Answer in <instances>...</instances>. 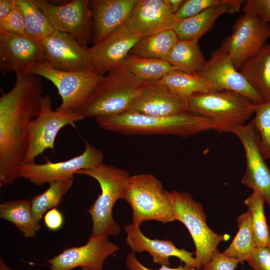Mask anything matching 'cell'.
Returning <instances> with one entry per match:
<instances>
[{"instance_id":"obj_1","label":"cell","mask_w":270,"mask_h":270,"mask_svg":"<svg viewBox=\"0 0 270 270\" xmlns=\"http://www.w3.org/2000/svg\"><path fill=\"white\" fill-rule=\"evenodd\" d=\"M12 88L0 97V186L12 184L24 163L28 130L38 114L44 96L41 77L17 74Z\"/></svg>"},{"instance_id":"obj_2","label":"cell","mask_w":270,"mask_h":270,"mask_svg":"<svg viewBox=\"0 0 270 270\" xmlns=\"http://www.w3.org/2000/svg\"><path fill=\"white\" fill-rule=\"evenodd\" d=\"M96 118L103 130L129 134L188 137L214 129L210 120L188 112L166 116H152L126 111Z\"/></svg>"},{"instance_id":"obj_3","label":"cell","mask_w":270,"mask_h":270,"mask_svg":"<svg viewBox=\"0 0 270 270\" xmlns=\"http://www.w3.org/2000/svg\"><path fill=\"white\" fill-rule=\"evenodd\" d=\"M188 112L210 120L220 133H233L244 126L257 104L237 92L210 90L186 98Z\"/></svg>"},{"instance_id":"obj_4","label":"cell","mask_w":270,"mask_h":270,"mask_svg":"<svg viewBox=\"0 0 270 270\" xmlns=\"http://www.w3.org/2000/svg\"><path fill=\"white\" fill-rule=\"evenodd\" d=\"M76 174L94 178L99 183L102 190L87 210L92 221L90 235L118 234L120 228L114 220L112 211L116 200L124 198L130 178L128 172L102 162L95 168L79 170Z\"/></svg>"},{"instance_id":"obj_5","label":"cell","mask_w":270,"mask_h":270,"mask_svg":"<svg viewBox=\"0 0 270 270\" xmlns=\"http://www.w3.org/2000/svg\"><path fill=\"white\" fill-rule=\"evenodd\" d=\"M144 82L123 68L104 74L79 112L84 118L112 116L128 111Z\"/></svg>"},{"instance_id":"obj_6","label":"cell","mask_w":270,"mask_h":270,"mask_svg":"<svg viewBox=\"0 0 270 270\" xmlns=\"http://www.w3.org/2000/svg\"><path fill=\"white\" fill-rule=\"evenodd\" d=\"M124 199L132 209L136 226L150 220L164 223L176 220L168 191L152 174L130 176Z\"/></svg>"},{"instance_id":"obj_7","label":"cell","mask_w":270,"mask_h":270,"mask_svg":"<svg viewBox=\"0 0 270 270\" xmlns=\"http://www.w3.org/2000/svg\"><path fill=\"white\" fill-rule=\"evenodd\" d=\"M176 220L187 228L195 246L194 258L202 268L211 260L218 244L230 238L226 234H218L206 223V216L202 204L188 193L176 190L168 192Z\"/></svg>"},{"instance_id":"obj_8","label":"cell","mask_w":270,"mask_h":270,"mask_svg":"<svg viewBox=\"0 0 270 270\" xmlns=\"http://www.w3.org/2000/svg\"><path fill=\"white\" fill-rule=\"evenodd\" d=\"M32 74L44 77L55 86L62 99L56 110L68 113L78 112L104 76L92 67L65 70L56 68L45 62L36 66Z\"/></svg>"},{"instance_id":"obj_9","label":"cell","mask_w":270,"mask_h":270,"mask_svg":"<svg viewBox=\"0 0 270 270\" xmlns=\"http://www.w3.org/2000/svg\"><path fill=\"white\" fill-rule=\"evenodd\" d=\"M84 118L79 112L68 113L56 109L53 110L50 96L44 94L42 100L40 112L28 128V145L24 163L35 162L36 157L46 150H54L55 140L60 130L68 124L74 125Z\"/></svg>"},{"instance_id":"obj_10","label":"cell","mask_w":270,"mask_h":270,"mask_svg":"<svg viewBox=\"0 0 270 270\" xmlns=\"http://www.w3.org/2000/svg\"><path fill=\"white\" fill-rule=\"evenodd\" d=\"M85 148L80 155L66 161L53 162L48 160L44 164L24 163L18 171V178L36 186L73 178L79 170L95 168L102 163V151L85 141Z\"/></svg>"},{"instance_id":"obj_11","label":"cell","mask_w":270,"mask_h":270,"mask_svg":"<svg viewBox=\"0 0 270 270\" xmlns=\"http://www.w3.org/2000/svg\"><path fill=\"white\" fill-rule=\"evenodd\" d=\"M270 38V25L260 18L244 14L236 20L231 34L220 48L228 56L236 68L254 56Z\"/></svg>"},{"instance_id":"obj_12","label":"cell","mask_w":270,"mask_h":270,"mask_svg":"<svg viewBox=\"0 0 270 270\" xmlns=\"http://www.w3.org/2000/svg\"><path fill=\"white\" fill-rule=\"evenodd\" d=\"M34 2L54 30L70 34L82 46L88 48L92 36L90 0H72L62 5L45 0Z\"/></svg>"},{"instance_id":"obj_13","label":"cell","mask_w":270,"mask_h":270,"mask_svg":"<svg viewBox=\"0 0 270 270\" xmlns=\"http://www.w3.org/2000/svg\"><path fill=\"white\" fill-rule=\"evenodd\" d=\"M198 73L208 82L212 90L234 92L256 104L265 102L220 48L211 54Z\"/></svg>"},{"instance_id":"obj_14","label":"cell","mask_w":270,"mask_h":270,"mask_svg":"<svg viewBox=\"0 0 270 270\" xmlns=\"http://www.w3.org/2000/svg\"><path fill=\"white\" fill-rule=\"evenodd\" d=\"M44 62L42 44L26 34L0 30V67L4 74H32Z\"/></svg>"},{"instance_id":"obj_15","label":"cell","mask_w":270,"mask_h":270,"mask_svg":"<svg viewBox=\"0 0 270 270\" xmlns=\"http://www.w3.org/2000/svg\"><path fill=\"white\" fill-rule=\"evenodd\" d=\"M119 250L108 236L90 235L88 242L80 246L64 249L62 253L47 260L50 270H103V264L108 256Z\"/></svg>"},{"instance_id":"obj_16","label":"cell","mask_w":270,"mask_h":270,"mask_svg":"<svg viewBox=\"0 0 270 270\" xmlns=\"http://www.w3.org/2000/svg\"><path fill=\"white\" fill-rule=\"evenodd\" d=\"M245 152L246 168L242 183L252 191L260 192L270 208V168L260 148L258 134L250 121L233 132Z\"/></svg>"},{"instance_id":"obj_17","label":"cell","mask_w":270,"mask_h":270,"mask_svg":"<svg viewBox=\"0 0 270 270\" xmlns=\"http://www.w3.org/2000/svg\"><path fill=\"white\" fill-rule=\"evenodd\" d=\"M41 44L44 62L56 68L78 70L92 67L88 48L67 33L54 30Z\"/></svg>"},{"instance_id":"obj_18","label":"cell","mask_w":270,"mask_h":270,"mask_svg":"<svg viewBox=\"0 0 270 270\" xmlns=\"http://www.w3.org/2000/svg\"><path fill=\"white\" fill-rule=\"evenodd\" d=\"M141 38L124 25L102 42L88 48L92 67L101 74L122 68L132 48Z\"/></svg>"},{"instance_id":"obj_19","label":"cell","mask_w":270,"mask_h":270,"mask_svg":"<svg viewBox=\"0 0 270 270\" xmlns=\"http://www.w3.org/2000/svg\"><path fill=\"white\" fill-rule=\"evenodd\" d=\"M174 20L166 0H137L125 26L142 38L170 29Z\"/></svg>"},{"instance_id":"obj_20","label":"cell","mask_w":270,"mask_h":270,"mask_svg":"<svg viewBox=\"0 0 270 270\" xmlns=\"http://www.w3.org/2000/svg\"><path fill=\"white\" fill-rule=\"evenodd\" d=\"M128 111L152 116H170L188 112L187 100L157 82H144Z\"/></svg>"},{"instance_id":"obj_21","label":"cell","mask_w":270,"mask_h":270,"mask_svg":"<svg viewBox=\"0 0 270 270\" xmlns=\"http://www.w3.org/2000/svg\"><path fill=\"white\" fill-rule=\"evenodd\" d=\"M137 0H90L93 45L125 24Z\"/></svg>"},{"instance_id":"obj_22","label":"cell","mask_w":270,"mask_h":270,"mask_svg":"<svg viewBox=\"0 0 270 270\" xmlns=\"http://www.w3.org/2000/svg\"><path fill=\"white\" fill-rule=\"evenodd\" d=\"M124 230L126 243L132 252H146L152 256L154 262L161 266H169V258L174 256L196 270L202 269L192 256L194 253L176 248L171 240L149 238L142 232L140 226L134 224H126Z\"/></svg>"},{"instance_id":"obj_23","label":"cell","mask_w":270,"mask_h":270,"mask_svg":"<svg viewBox=\"0 0 270 270\" xmlns=\"http://www.w3.org/2000/svg\"><path fill=\"white\" fill-rule=\"evenodd\" d=\"M244 2L228 0L226 3L209 8L193 16L175 20L170 29L175 32L179 40H199L212 28L219 16L224 14L238 12Z\"/></svg>"},{"instance_id":"obj_24","label":"cell","mask_w":270,"mask_h":270,"mask_svg":"<svg viewBox=\"0 0 270 270\" xmlns=\"http://www.w3.org/2000/svg\"><path fill=\"white\" fill-rule=\"evenodd\" d=\"M238 71L265 102L270 100V44H264Z\"/></svg>"},{"instance_id":"obj_25","label":"cell","mask_w":270,"mask_h":270,"mask_svg":"<svg viewBox=\"0 0 270 270\" xmlns=\"http://www.w3.org/2000/svg\"><path fill=\"white\" fill-rule=\"evenodd\" d=\"M0 217L14 224L26 238L34 237L41 227L33 216L30 200H16L1 204Z\"/></svg>"},{"instance_id":"obj_26","label":"cell","mask_w":270,"mask_h":270,"mask_svg":"<svg viewBox=\"0 0 270 270\" xmlns=\"http://www.w3.org/2000/svg\"><path fill=\"white\" fill-rule=\"evenodd\" d=\"M122 68L144 82L159 81L170 72L178 70L164 60L147 58L129 54Z\"/></svg>"},{"instance_id":"obj_27","label":"cell","mask_w":270,"mask_h":270,"mask_svg":"<svg viewBox=\"0 0 270 270\" xmlns=\"http://www.w3.org/2000/svg\"><path fill=\"white\" fill-rule=\"evenodd\" d=\"M198 40H178L166 60L179 70L198 73L206 61L198 45Z\"/></svg>"},{"instance_id":"obj_28","label":"cell","mask_w":270,"mask_h":270,"mask_svg":"<svg viewBox=\"0 0 270 270\" xmlns=\"http://www.w3.org/2000/svg\"><path fill=\"white\" fill-rule=\"evenodd\" d=\"M178 40L173 30H166L141 38L132 48L131 54L166 60Z\"/></svg>"},{"instance_id":"obj_29","label":"cell","mask_w":270,"mask_h":270,"mask_svg":"<svg viewBox=\"0 0 270 270\" xmlns=\"http://www.w3.org/2000/svg\"><path fill=\"white\" fill-rule=\"evenodd\" d=\"M156 82L172 93L186 98L210 90L208 82L198 73H188L179 70L170 72Z\"/></svg>"},{"instance_id":"obj_30","label":"cell","mask_w":270,"mask_h":270,"mask_svg":"<svg viewBox=\"0 0 270 270\" xmlns=\"http://www.w3.org/2000/svg\"><path fill=\"white\" fill-rule=\"evenodd\" d=\"M238 232L230 245L222 252L224 255L246 261L256 248L250 212L240 214L237 218Z\"/></svg>"},{"instance_id":"obj_31","label":"cell","mask_w":270,"mask_h":270,"mask_svg":"<svg viewBox=\"0 0 270 270\" xmlns=\"http://www.w3.org/2000/svg\"><path fill=\"white\" fill-rule=\"evenodd\" d=\"M74 177L60 180L49 184V187L42 194L30 200L33 216L38 222L46 212L56 208L64 195L73 184Z\"/></svg>"},{"instance_id":"obj_32","label":"cell","mask_w":270,"mask_h":270,"mask_svg":"<svg viewBox=\"0 0 270 270\" xmlns=\"http://www.w3.org/2000/svg\"><path fill=\"white\" fill-rule=\"evenodd\" d=\"M16 2L24 14L26 35L41 43L54 31L50 20L36 6L34 0H16Z\"/></svg>"},{"instance_id":"obj_33","label":"cell","mask_w":270,"mask_h":270,"mask_svg":"<svg viewBox=\"0 0 270 270\" xmlns=\"http://www.w3.org/2000/svg\"><path fill=\"white\" fill-rule=\"evenodd\" d=\"M265 198L258 191L252 193L244 202L250 212L256 246H267L270 244V232L264 212Z\"/></svg>"},{"instance_id":"obj_34","label":"cell","mask_w":270,"mask_h":270,"mask_svg":"<svg viewBox=\"0 0 270 270\" xmlns=\"http://www.w3.org/2000/svg\"><path fill=\"white\" fill-rule=\"evenodd\" d=\"M251 122L258 134L260 148L265 160H270V100L257 104Z\"/></svg>"},{"instance_id":"obj_35","label":"cell","mask_w":270,"mask_h":270,"mask_svg":"<svg viewBox=\"0 0 270 270\" xmlns=\"http://www.w3.org/2000/svg\"><path fill=\"white\" fill-rule=\"evenodd\" d=\"M228 0H185L174 14L175 20H183L196 16L213 6L226 3Z\"/></svg>"},{"instance_id":"obj_36","label":"cell","mask_w":270,"mask_h":270,"mask_svg":"<svg viewBox=\"0 0 270 270\" xmlns=\"http://www.w3.org/2000/svg\"><path fill=\"white\" fill-rule=\"evenodd\" d=\"M0 30L16 34H26L24 14L16 2L10 14L0 21Z\"/></svg>"},{"instance_id":"obj_37","label":"cell","mask_w":270,"mask_h":270,"mask_svg":"<svg viewBox=\"0 0 270 270\" xmlns=\"http://www.w3.org/2000/svg\"><path fill=\"white\" fill-rule=\"evenodd\" d=\"M242 11L244 14L257 17L268 24L270 22V0H245Z\"/></svg>"},{"instance_id":"obj_38","label":"cell","mask_w":270,"mask_h":270,"mask_svg":"<svg viewBox=\"0 0 270 270\" xmlns=\"http://www.w3.org/2000/svg\"><path fill=\"white\" fill-rule=\"evenodd\" d=\"M254 270H270V249L267 246H256L246 260Z\"/></svg>"},{"instance_id":"obj_39","label":"cell","mask_w":270,"mask_h":270,"mask_svg":"<svg viewBox=\"0 0 270 270\" xmlns=\"http://www.w3.org/2000/svg\"><path fill=\"white\" fill-rule=\"evenodd\" d=\"M240 261L224 255L216 250L210 260L202 267V270H234Z\"/></svg>"},{"instance_id":"obj_40","label":"cell","mask_w":270,"mask_h":270,"mask_svg":"<svg viewBox=\"0 0 270 270\" xmlns=\"http://www.w3.org/2000/svg\"><path fill=\"white\" fill-rule=\"evenodd\" d=\"M126 264L130 270H152L142 264L136 258L134 252H130L126 260ZM196 268L192 266L185 264H180L177 268H170L164 265L161 266L160 268L157 270H196Z\"/></svg>"},{"instance_id":"obj_41","label":"cell","mask_w":270,"mask_h":270,"mask_svg":"<svg viewBox=\"0 0 270 270\" xmlns=\"http://www.w3.org/2000/svg\"><path fill=\"white\" fill-rule=\"evenodd\" d=\"M64 216L62 213L56 208L48 211L44 216V222L46 227L52 231L60 229L64 224Z\"/></svg>"},{"instance_id":"obj_42","label":"cell","mask_w":270,"mask_h":270,"mask_svg":"<svg viewBox=\"0 0 270 270\" xmlns=\"http://www.w3.org/2000/svg\"><path fill=\"white\" fill-rule=\"evenodd\" d=\"M15 0H0V21L6 18L12 12Z\"/></svg>"},{"instance_id":"obj_43","label":"cell","mask_w":270,"mask_h":270,"mask_svg":"<svg viewBox=\"0 0 270 270\" xmlns=\"http://www.w3.org/2000/svg\"><path fill=\"white\" fill-rule=\"evenodd\" d=\"M174 14L177 12L184 2V0H166Z\"/></svg>"},{"instance_id":"obj_44","label":"cell","mask_w":270,"mask_h":270,"mask_svg":"<svg viewBox=\"0 0 270 270\" xmlns=\"http://www.w3.org/2000/svg\"><path fill=\"white\" fill-rule=\"evenodd\" d=\"M0 270H14L10 268L2 259H0Z\"/></svg>"},{"instance_id":"obj_45","label":"cell","mask_w":270,"mask_h":270,"mask_svg":"<svg viewBox=\"0 0 270 270\" xmlns=\"http://www.w3.org/2000/svg\"><path fill=\"white\" fill-rule=\"evenodd\" d=\"M268 248H270V244L268 245Z\"/></svg>"},{"instance_id":"obj_46","label":"cell","mask_w":270,"mask_h":270,"mask_svg":"<svg viewBox=\"0 0 270 270\" xmlns=\"http://www.w3.org/2000/svg\"><path fill=\"white\" fill-rule=\"evenodd\" d=\"M269 24H270V22Z\"/></svg>"}]
</instances>
